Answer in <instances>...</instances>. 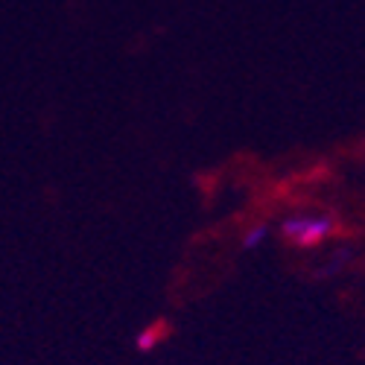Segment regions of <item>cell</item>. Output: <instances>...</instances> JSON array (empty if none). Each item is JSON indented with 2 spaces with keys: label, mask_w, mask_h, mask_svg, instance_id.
I'll list each match as a JSON object with an SVG mask.
<instances>
[{
  "label": "cell",
  "mask_w": 365,
  "mask_h": 365,
  "mask_svg": "<svg viewBox=\"0 0 365 365\" xmlns=\"http://www.w3.org/2000/svg\"><path fill=\"white\" fill-rule=\"evenodd\" d=\"M167 336H170V324H167V322H155L152 327H143V330L138 333L135 348H138V351H152V348H158Z\"/></svg>",
  "instance_id": "obj_2"
},
{
  "label": "cell",
  "mask_w": 365,
  "mask_h": 365,
  "mask_svg": "<svg viewBox=\"0 0 365 365\" xmlns=\"http://www.w3.org/2000/svg\"><path fill=\"white\" fill-rule=\"evenodd\" d=\"M266 234H269V225H266V222H257V225H252L246 234H242V249H246V252L257 249L260 242L266 240Z\"/></svg>",
  "instance_id": "obj_3"
},
{
  "label": "cell",
  "mask_w": 365,
  "mask_h": 365,
  "mask_svg": "<svg viewBox=\"0 0 365 365\" xmlns=\"http://www.w3.org/2000/svg\"><path fill=\"white\" fill-rule=\"evenodd\" d=\"M333 231H336L333 217H289L281 225V234L287 240H292L295 246H301V249L316 246V242L327 240Z\"/></svg>",
  "instance_id": "obj_1"
}]
</instances>
